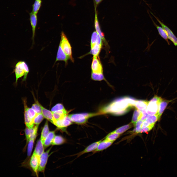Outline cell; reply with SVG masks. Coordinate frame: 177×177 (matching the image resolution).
<instances>
[{"instance_id": "obj_1", "label": "cell", "mask_w": 177, "mask_h": 177, "mask_svg": "<svg viewBox=\"0 0 177 177\" xmlns=\"http://www.w3.org/2000/svg\"><path fill=\"white\" fill-rule=\"evenodd\" d=\"M136 100L125 97L116 99L102 107L99 112L100 115L109 114L118 115L125 113L130 108L134 106Z\"/></svg>"}, {"instance_id": "obj_22", "label": "cell", "mask_w": 177, "mask_h": 177, "mask_svg": "<svg viewBox=\"0 0 177 177\" xmlns=\"http://www.w3.org/2000/svg\"><path fill=\"white\" fill-rule=\"evenodd\" d=\"M44 152V145L40 139L37 142L33 154L40 157Z\"/></svg>"}, {"instance_id": "obj_12", "label": "cell", "mask_w": 177, "mask_h": 177, "mask_svg": "<svg viewBox=\"0 0 177 177\" xmlns=\"http://www.w3.org/2000/svg\"><path fill=\"white\" fill-rule=\"evenodd\" d=\"M30 20L31 27L32 31V39L33 43H34V38L35 35V31L37 26L38 18L37 15L34 13L32 12L29 14Z\"/></svg>"}, {"instance_id": "obj_17", "label": "cell", "mask_w": 177, "mask_h": 177, "mask_svg": "<svg viewBox=\"0 0 177 177\" xmlns=\"http://www.w3.org/2000/svg\"><path fill=\"white\" fill-rule=\"evenodd\" d=\"M172 101V100H167L162 98L160 103L158 111L157 114L158 120H160L161 116L168 104Z\"/></svg>"}, {"instance_id": "obj_31", "label": "cell", "mask_w": 177, "mask_h": 177, "mask_svg": "<svg viewBox=\"0 0 177 177\" xmlns=\"http://www.w3.org/2000/svg\"><path fill=\"white\" fill-rule=\"evenodd\" d=\"M99 35L96 31H94L92 33L91 39V48L96 44L99 37Z\"/></svg>"}, {"instance_id": "obj_29", "label": "cell", "mask_w": 177, "mask_h": 177, "mask_svg": "<svg viewBox=\"0 0 177 177\" xmlns=\"http://www.w3.org/2000/svg\"><path fill=\"white\" fill-rule=\"evenodd\" d=\"M66 142L65 139L60 136H55L51 144L52 145H59L64 143Z\"/></svg>"}, {"instance_id": "obj_27", "label": "cell", "mask_w": 177, "mask_h": 177, "mask_svg": "<svg viewBox=\"0 0 177 177\" xmlns=\"http://www.w3.org/2000/svg\"><path fill=\"white\" fill-rule=\"evenodd\" d=\"M42 0H35L32 5V12L37 15L42 6Z\"/></svg>"}, {"instance_id": "obj_20", "label": "cell", "mask_w": 177, "mask_h": 177, "mask_svg": "<svg viewBox=\"0 0 177 177\" xmlns=\"http://www.w3.org/2000/svg\"><path fill=\"white\" fill-rule=\"evenodd\" d=\"M158 120V117L157 114L153 115H148L146 119L143 121L144 124L148 126L151 124H154Z\"/></svg>"}, {"instance_id": "obj_41", "label": "cell", "mask_w": 177, "mask_h": 177, "mask_svg": "<svg viewBox=\"0 0 177 177\" xmlns=\"http://www.w3.org/2000/svg\"><path fill=\"white\" fill-rule=\"evenodd\" d=\"M95 2V4L96 6H97L103 0H94Z\"/></svg>"}, {"instance_id": "obj_36", "label": "cell", "mask_w": 177, "mask_h": 177, "mask_svg": "<svg viewBox=\"0 0 177 177\" xmlns=\"http://www.w3.org/2000/svg\"><path fill=\"white\" fill-rule=\"evenodd\" d=\"M143 121L140 120H138L134 124V129L133 131L137 133H139L142 128Z\"/></svg>"}, {"instance_id": "obj_10", "label": "cell", "mask_w": 177, "mask_h": 177, "mask_svg": "<svg viewBox=\"0 0 177 177\" xmlns=\"http://www.w3.org/2000/svg\"><path fill=\"white\" fill-rule=\"evenodd\" d=\"M51 148L45 152H44L40 156L39 159L38 171L44 172L48 159L49 156L48 153Z\"/></svg>"}, {"instance_id": "obj_34", "label": "cell", "mask_w": 177, "mask_h": 177, "mask_svg": "<svg viewBox=\"0 0 177 177\" xmlns=\"http://www.w3.org/2000/svg\"><path fill=\"white\" fill-rule=\"evenodd\" d=\"M35 103L32 104L31 108L33 109L37 114L42 113L41 108L40 106L38 101L35 100Z\"/></svg>"}, {"instance_id": "obj_23", "label": "cell", "mask_w": 177, "mask_h": 177, "mask_svg": "<svg viewBox=\"0 0 177 177\" xmlns=\"http://www.w3.org/2000/svg\"><path fill=\"white\" fill-rule=\"evenodd\" d=\"M55 135V131L49 132L44 140L43 144L45 148H46L51 144Z\"/></svg>"}, {"instance_id": "obj_40", "label": "cell", "mask_w": 177, "mask_h": 177, "mask_svg": "<svg viewBox=\"0 0 177 177\" xmlns=\"http://www.w3.org/2000/svg\"><path fill=\"white\" fill-rule=\"evenodd\" d=\"M141 111L142 113V115L140 120L143 121L146 119L148 115L147 113L146 110H143Z\"/></svg>"}, {"instance_id": "obj_6", "label": "cell", "mask_w": 177, "mask_h": 177, "mask_svg": "<svg viewBox=\"0 0 177 177\" xmlns=\"http://www.w3.org/2000/svg\"><path fill=\"white\" fill-rule=\"evenodd\" d=\"M151 14L155 17L157 21L165 30L169 39L176 46H177V38L174 34L172 31L167 26L162 22L153 14L150 12Z\"/></svg>"}, {"instance_id": "obj_33", "label": "cell", "mask_w": 177, "mask_h": 177, "mask_svg": "<svg viewBox=\"0 0 177 177\" xmlns=\"http://www.w3.org/2000/svg\"><path fill=\"white\" fill-rule=\"evenodd\" d=\"M91 78L93 80L97 81H101L105 80L103 74H97L92 72Z\"/></svg>"}, {"instance_id": "obj_32", "label": "cell", "mask_w": 177, "mask_h": 177, "mask_svg": "<svg viewBox=\"0 0 177 177\" xmlns=\"http://www.w3.org/2000/svg\"><path fill=\"white\" fill-rule=\"evenodd\" d=\"M44 118L42 113H37L33 119L34 124L36 125H39L43 120Z\"/></svg>"}, {"instance_id": "obj_14", "label": "cell", "mask_w": 177, "mask_h": 177, "mask_svg": "<svg viewBox=\"0 0 177 177\" xmlns=\"http://www.w3.org/2000/svg\"><path fill=\"white\" fill-rule=\"evenodd\" d=\"M40 157L33 154L30 161V165L37 176L39 165Z\"/></svg>"}, {"instance_id": "obj_24", "label": "cell", "mask_w": 177, "mask_h": 177, "mask_svg": "<svg viewBox=\"0 0 177 177\" xmlns=\"http://www.w3.org/2000/svg\"><path fill=\"white\" fill-rule=\"evenodd\" d=\"M49 132L48 127V122L46 121L43 128L41 135L40 139L44 144V140Z\"/></svg>"}, {"instance_id": "obj_18", "label": "cell", "mask_w": 177, "mask_h": 177, "mask_svg": "<svg viewBox=\"0 0 177 177\" xmlns=\"http://www.w3.org/2000/svg\"><path fill=\"white\" fill-rule=\"evenodd\" d=\"M39 104L41 108L42 113L44 118L53 123L56 120L53 117L52 111L44 108L39 103Z\"/></svg>"}, {"instance_id": "obj_25", "label": "cell", "mask_w": 177, "mask_h": 177, "mask_svg": "<svg viewBox=\"0 0 177 177\" xmlns=\"http://www.w3.org/2000/svg\"><path fill=\"white\" fill-rule=\"evenodd\" d=\"M142 115V113L141 111L137 109L135 110L131 121L134 125L138 120L140 119Z\"/></svg>"}, {"instance_id": "obj_9", "label": "cell", "mask_w": 177, "mask_h": 177, "mask_svg": "<svg viewBox=\"0 0 177 177\" xmlns=\"http://www.w3.org/2000/svg\"><path fill=\"white\" fill-rule=\"evenodd\" d=\"M95 17L94 19V26L96 31L99 35L106 46H108L107 42L105 38L104 33L102 32L100 27L98 17L96 10L97 6L95 5Z\"/></svg>"}, {"instance_id": "obj_15", "label": "cell", "mask_w": 177, "mask_h": 177, "mask_svg": "<svg viewBox=\"0 0 177 177\" xmlns=\"http://www.w3.org/2000/svg\"><path fill=\"white\" fill-rule=\"evenodd\" d=\"M69 59V58L67 56L63 51L59 44L54 64L58 61H63L65 62L66 65L67 63L68 60Z\"/></svg>"}, {"instance_id": "obj_13", "label": "cell", "mask_w": 177, "mask_h": 177, "mask_svg": "<svg viewBox=\"0 0 177 177\" xmlns=\"http://www.w3.org/2000/svg\"><path fill=\"white\" fill-rule=\"evenodd\" d=\"M102 140H100L92 143L87 147L83 150L74 154V155H77V158L85 154L93 152L96 149L99 144Z\"/></svg>"}, {"instance_id": "obj_5", "label": "cell", "mask_w": 177, "mask_h": 177, "mask_svg": "<svg viewBox=\"0 0 177 177\" xmlns=\"http://www.w3.org/2000/svg\"><path fill=\"white\" fill-rule=\"evenodd\" d=\"M61 37L59 44L65 54L69 58L72 62H73L71 45L66 36L63 31L61 32Z\"/></svg>"}, {"instance_id": "obj_28", "label": "cell", "mask_w": 177, "mask_h": 177, "mask_svg": "<svg viewBox=\"0 0 177 177\" xmlns=\"http://www.w3.org/2000/svg\"><path fill=\"white\" fill-rule=\"evenodd\" d=\"M120 134L114 131L108 134L104 139L109 141L113 142L119 136Z\"/></svg>"}, {"instance_id": "obj_11", "label": "cell", "mask_w": 177, "mask_h": 177, "mask_svg": "<svg viewBox=\"0 0 177 177\" xmlns=\"http://www.w3.org/2000/svg\"><path fill=\"white\" fill-rule=\"evenodd\" d=\"M39 125H36L34 127L29 128L26 127L25 130V132L27 142L31 139H35L36 137Z\"/></svg>"}, {"instance_id": "obj_21", "label": "cell", "mask_w": 177, "mask_h": 177, "mask_svg": "<svg viewBox=\"0 0 177 177\" xmlns=\"http://www.w3.org/2000/svg\"><path fill=\"white\" fill-rule=\"evenodd\" d=\"M149 102L146 100H136L134 106L141 111L146 110Z\"/></svg>"}, {"instance_id": "obj_2", "label": "cell", "mask_w": 177, "mask_h": 177, "mask_svg": "<svg viewBox=\"0 0 177 177\" xmlns=\"http://www.w3.org/2000/svg\"><path fill=\"white\" fill-rule=\"evenodd\" d=\"M100 115V113L98 112L75 113L68 115L73 123L83 125L86 123L90 118Z\"/></svg>"}, {"instance_id": "obj_7", "label": "cell", "mask_w": 177, "mask_h": 177, "mask_svg": "<svg viewBox=\"0 0 177 177\" xmlns=\"http://www.w3.org/2000/svg\"><path fill=\"white\" fill-rule=\"evenodd\" d=\"M68 115L61 119L56 120L54 122L53 124L59 128L65 129V128L73 123Z\"/></svg>"}, {"instance_id": "obj_38", "label": "cell", "mask_w": 177, "mask_h": 177, "mask_svg": "<svg viewBox=\"0 0 177 177\" xmlns=\"http://www.w3.org/2000/svg\"><path fill=\"white\" fill-rule=\"evenodd\" d=\"M52 113L54 118L56 120L61 119L68 115L61 114L54 112H52Z\"/></svg>"}, {"instance_id": "obj_8", "label": "cell", "mask_w": 177, "mask_h": 177, "mask_svg": "<svg viewBox=\"0 0 177 177\" xmlns=\"http://www.w3.org/2000/svg\"><path fill=\"white\" fill-rule=\"evenodd\" d=\"M93 56L91 65L92 72L97 74H103V68L100 61L97 58Z\"/></svg>"}, {"instance_id": "obj_4", "label": "cell", "mask_w": 177, "mask_h": 177, "mask_svg": "<svg viewBox=\"0 0 177 177\" xmlns=\"http://www.w3.org/2000/svg\"><path fill=\"white\" fill-rule=\"evenodd\" d=\"M162 99L161 97L155 95L149 102L146 109L148 115L157 114L160 103Z\"/></svg>"}, {"instance_id": "obj_16", "label": "cell", "mask_w": 177, "mask_h": 177, "mask_svg": "<svg viewBox=\"0 0 177 177\" xmlns=\"http://www.w3.org/2000/svg\"><path fill=\"white\" fill-rule=\"evenodd\" d=\"M113 143V142L109 141L104 139L103 140H102L99 144L96 149L92 152L93 154L95 153L106 149L110 146Z\"/></svg>"}, {"instance_id": "obj_19", "label": "cell", "mask_w": 177, "mask_h": 177, "mask_svg": "<svg viewBox=\"0 0 177 177\" xmlns=\"http://www.w3.org/2000/svg\"><path fill=\"white\" fill-rule=\"evenodd\" d=\"M150 16L154 24L157 28L159 34L163 39L166 41L168 44L169 45L170 43L168 40V38L165 30L162 27L158 25L155 23L152 18H151L150 15Z\"/></svg>"}, {"instance_id": "obj_39", "label": "cell", "mask_w": 177, "mask_h": 177, "mask_svg": "<svg viewBox=\"0 0 177 177\" xmlns=\"http://www.w3.org/2000/svg\"><path fill=\"white\" fill-rule=\"evenodd\" d=\"M154 125V124H151L147 127L142 128L139 133H145L149 131L153 128Z\"/></svg>"}, {"instance_id": "obj_3", "label": "cell", "mask_w": 177, "mask_h": 177, "mask_svg": "<svg viewBox=\"0 0 177 177\" xmlns=\"http://www.w3.org/2000/svg\"><path fill=\"white\" fill-rule=\"evenodd\" d=\"M16 77L15 83H17L18 79L24 76L23 81L26 80L29 69L27 63L24 61H20L17 62L14 70Z\"/></svg>"}, {"instance_id": "obj_26", "label": "cell", "mask_w": 177, "mask_h": 177, "mask_svg": "<svg viewBox=\"0 0 177 177\" xmlns=\"http://www.w3.org/2000/svg\"><path fill=\"white\" fill-rule=\"evenodd\" d=\"M133 124L132 122L117 129L114 131L115 132L121 134L133 127Z\"/></svg>"}, {"instance_id": "obj_37", "label": "cell", "mask_w": 177, "mask_h": 177, "mask_svg": "<svg viewBox=\"0 0 177 177\" xmlns=\"http://www.w3.org/2000/svg\"><path fill=\"white\" fill-rule=\"evenodd\" d=\"M65 109L64 106L62 104L58 103L56 104L52 108L51 111L52 112H54Z\"/></svg>"}, {"instance_id": "obj_30", "label": "cell", "mask_w": 177, "mask_h": 177, "mask_svg": "<svg viewBox=\"0 0 177 177\" xmlns=\"http://www.w3.org/2000/svg\"><path fill=\"white\" fill-rule=\"evenodd\" d=\"M102 47V46L98 44H95L93 47L91 48L90 53L92 54L93 56L98 57Z\"/></svg>"}, {"instance_id": "obj_35", "label": "cell", "mask_w": 177, "mask_h": 177, "mask_svg": "<svg viewBox=\"0 0 177 177\" xmlns=\"http://www.w3.org/2000/svg\"><path fill=\"white\" fill-rule=\"evenodd\" d=\"M35 140L33 139H30L28 142L27 151L28 156H30L31 154Z\"/></svg>"}]
</instances>
